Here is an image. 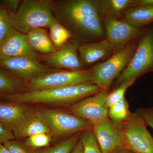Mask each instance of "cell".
<instances>
[{
    "instance_id": "cell-1",
    "label": "cell",
    "mask_w": 153,
    "mask_h": 153,
    "mask_svg": "<svg viewBox=\"0 0 153 153\" xmlns=\"http://www.w3.org/2000/svg\"><path fill=\"white\" fill-rule=\"evenodd\" d=\"M101 90L98 86L88 82L54 89L26 91L0 95V97L7 102L19 104H74Z\"/></svg>"
},
{
    "instance_id": "cell-2",
    "label": "cell",
    "mask_w": 153,
    "mask_h": 153,
    "mask_svg": "<svg viewBox=\"0 0 153 153\" xmlns=\"http://www.w3.org/2000/svg\"><path fill=\"white\" fill-rule=\"evenodd\" d=\"M55 19L52 0H24L12 17V26L26 34L36 28H49Z\"/></svg>"
},
{
    "instance_id": "cell-3",
    "label": "cell",
    "mask_w": 153,
    "mask_h": 153,
    "mask_svg": "<svg viewBox=\"0 0 153 153\" xmlns=\"http://www.w3.org/2000/svg\"><path fill=\"white\" fill-rule=\"evenodd\" d=\"M139 38L127 44L106 61L91 68V83L98 86L101 90H108L113 81L118 77L128 64L136 49Z\"/></svg>"
},
{
    "instance_id": "cell-4",
    "label": "cell",
    "mask_w": 153,
    "mask_h": 153,
    "mask_svg": "<svg viewBox=\"0 0 153 153\" xmlns=\"http://www.w3.org/2000/svg\"><path fill=\"white\" fill-rule=\"evenodd\" d=\"M153 71V26L140 37L135 51L128 64L117 79V85L129 79H137Z\"/></svg>"
},
{
    "instance_id": "cell-5",
    "label": "cell",
    "mask_w": 153,
    "mask_h": 153,
    "mask_svg": "<svg viewBox=\"0 0 153 153\" xmlns=\"http://www.w3.org/2000/svg\"><path fill=\"white\" fill-rule=\"evenodd\" d=\"M121 133L125 149L133 153H153V138L137 111L131 113L118 126Z\"/></svg>"
},
{
    "instance_id": "cell-6",
    "label": "cell",
    "mask_w": 153,
    "mask_h": 153,
    "mask_svg": "<svg viewBox=\"0 0 153 153\" xmlns=\"http://www.w3.org/2000/svg\"><path fill=\"white\" fill-rule=\"evenodd\" d=\"M38 117L53 134L58 136L73 135L92 129V125L70 112L48 108L37 111Z\"/></svg>"
},
{
    "instance_id": "cell-7",
    "label": "cell",
    "mask_w": 153,
    "mask_h": 153,
    "mask_svg": "<svg viewBox=\"0 0 153 153\" xmlns=\"http://www.w3.org/2000/svg\"><path fill=\"white\" fill-rule=\"evenodd\" d=\"M91 68L78 71L55 69L26 82V91L47 90L91 82Z\"/></svg>"
},
{
    "instance_id": "cell-8",
    "label": "cell",
    "mask_w": 153,
    "mask_h": 153,
    "mask_svg": "<svg viewBox=\"0 0 153 153\" xmlns=\"http://www.w3.org/2000/svg\"><path fill=\"white\" fill-rule=\"evenodd\" d=\"M108 90H101L75 102L70 112L87 121L92 126L108 118L106 98Z\"/></svg>"
},
{
    "instance_id": "cell-9",
    "label": "cell",
    "mask_w": 153,
    "mask_h": 153,
    "mask_svg": "<svg viewBox=\"0 0 153 153\" xmlns=\"http://www.w3.org/2000/svg\"><path fill=\"white\" fill-rule=\"evenodd\" d=\"M52 11L55 19L60 22L88 17H100L98 1H52Z\"/></svg>"
},
{
    "instance_id": "cell-10",
    "label": "cell",
    "mask_w": 153,
    "mask_h": 153,
    "mask_svg": "<svg viewBox=\"0 0 153 153\" xmlns=\"http://www.w3.org/2000/svg\"><path fill=\"white\" fill-rule=\"evenodd\" d=\"M80 44L79 41L72 38L54 53L44 55L41 63L56 69L72 71L85 69L78 53Z\"/></svg>"
},
{
    "instance_id": "cell-11",
    "label": "cell",
    "mask_w": 153,
    "mask_h": 153,
    "mask_svg": "<svg viewBox=\"0 0 153 153\" xmlns=\"http://www.w3.org/2000/svg\"><path fill=\"white\" fill-rule=\"evenodd\" d=\"M0 66L27 82L56 69L45 66L36 59L26 57L0 59Z\"/></svg>"
},
{
    "instance_id": "cell-12",
    "label": "cell",
    "mask_w": 153,
    "mask_h": 153,
    "mask_svg": "<svg viewBox=\"0 0 153 153\" xmlns=\"http://www.w3.org/2000/svg\"><path fill=\"white\" fill-rule=\"evenodd\" d=\"M102 19V21L106 39L114 49L139 38L147 29L137 27L123 19Z\"/></svg>"
},
{
    "instance_id": "cell-13",
    "label": "cell",
    "mask_w": 153,
    "mask_h": 153,
    "mask_svg": "<svg viewBox=\"0 0 153 153\" xmlns=\"http://www.w3.org/2000/svg\"><path fill=\"white\" fill-rule=\"evenodd\" d=\"M92 130L102 153H115L125 149L121 133L108 118L94 124Z\"/></svg>"
},
{
    "instance_id": "cell-14",
    "label": "cell",
    "mask_w": 153,
    "mask_h": 153,
    "mask_svg": "<svg viewBox=\"0 0 153 153\" xmlns=\"http://www.w3.org/2000/svg\"><path fill=\"white\" fill-rule=\"evenodd\" d=\"M16 57H31L41 63L44 55L38 54L31 48L26 34L14 30L0 44V59Z\"/></svg>"
},
{
    "instance_id": "cell-15",
    "label": "cell",
    "mask_w": 153,
    "mask_h": 153,
    "mask_svg": "<svg viewBox=\"0 0 153 153\" xmlns=\"http://www.w3.org/2000/svg\"><path fill=\"white\" fill-rule=\"evenodd\" d=\"M115 49L106 39L94 43L80 44L78 53L83 66H88L108 55Z\"/></svg>"
},
{
    "instance_id": "cell-16",
    "label": "cell",
    "mask_w": 153,
    "mask_h": 153,
    "mask_svg": "<svg viewBox=\"0 0 153 153\" xmlns=\"http://www.w3.org/2000/svg\"><path fill=\"white\" fill-rule=\"evenodd\" d=\"M28 115L27 108L21 104L0 102V122L12 131Z\"/></svg>"
},
{
    "instance_id": "cell-17",
    "label": "cell",
    "mask_w": 153,
    "mask_h": 153,
    "mask_svg": "<svg viewBox=\"0 0 153 153\" xmlns=\"http://www.w3.org/2000/svg\"><path fill=\"white\" fill-rule=\"evenodd\" d=\"M26 36L28 44L38 54L48 55L57 51L49 37V33L44 28H36L31 30Z\"/></svg>"
},
{
    "instance_id": "cell-18",
    "label": "cell",
    "mask_w": 153,
    "mask_h": 153,
    "mask_svg": "<svg viewBox=\"0 0 153 153\" xmlns=\"http://www.w3.org/2000/svg\"><path fill=\"white\" fill-rule=\"evenodd\" d=\"M122 15L123 20L137 27L146 28L153 26V6L133 7Z\"/></svg>"
},
{
    "instance_id": "cell-19",
    "label": "cell",
    "mask_w": 153,
    "mask_h": 153,
    "mask_svg": "<svg viewBox=\"0 0 153 153\" xmlns=\"http://www.w3.org/2000/svg\"><path fill=\"white\" fill-rule=\"evenodd\" d=\"M15 137L19 139L33 136L39 133L49 134L50 129L38 117L28 115L22 122L12 130Z\"/></svg>"
},
{
    "instance_id": "cell-20",
    "label": "cell",
    "mask_w": 153,
    "mask_h": 153,
    "mask_svg": "<svg viewBox=\"0 0 153 153\" xmlns=\"http://www.w3.org/2000/svg\"><path fill=\"white\" fill-rule=\"evenodd\" d=\"M134 0H100L98 1L100 17L117 18L124 12L133 7Z\"/></svg>"
},
{
    "instance_id": "cell-21",
    "label": "cell",
    "mask_w": 153,
    "mask_h": 153,
    "mask_svg": "<svg viewBox=\"0 0 153 153\" xmlns=\"http://www.w3.org/2000/svg\"><path fill=\"white\" fill-rule=\"evenodd\" d=\"M25 84L24 80L0 66V95L21 92Z\"/></svg>"
},
{
    "instance_id": "cell-22",
    "label": "cell",
    "mask_w": 153,
    "mask_h": 153,
    "mask_svg": "<svg viewBox=\"0 0 153 153\" xmlns=\"http://www.w3.org/2000/svg\"><path fill=\"white\" fill-rule=\"evenodd\" d=\"M48 29L49 37L57 49L60 48L69 40L74 38L70 31L56 19Z\"/></svg>"
},
{
    "instance_id": "cell-23",
    "label": "cell",
    "mask_w": 153,
    "mask_h": 153,
    "mask_svg": "<svg viewBox=\"0 0 153 153\" xmlns=\"http://www.w3.org/2000/svg\"><path fill=\"white\" fill-rule=\"evenodd\" d=\"M131 113L128 102L124 98L108 108V116L113 123L119 126L128 118Z\"/></svg>"
},
{
    "instance_id": "cell-24",
    "label": "cell",
    "mask_w": 153,
    "mask_h": 153,
    "mask_svg": "<svg viewBox=\"0 0 153 153\" xmlns=\"http://www.w3.org/2000/svg\"><path fill=\"white\" fill-rule=\"evenodd\" d=\"M79 133L72 135L55 146L43 148L33 153H71L79 142L80 135Z\"/></svg>"
},
{
    "instance_id": "cell-25",
    "label": "cell",
    "mask_w": 153,
    "mask_h": 153,
    "mask_svg": "<svg viewBox=\"0 0 153 153\" xmlns=\"http://www.w3.org/2000/svg\"><path fill=\"white\" fill-rule=\"evenodd\" d=\"M79 140L82 144L83 153H102L92 129L81 132Z\"/></svg>"
},
{
    "instance_id": "cell-26",
    "label": "cell",
    "mask_w": 153,
    "mask_h": 153,
    "mask_svg": "<svg viewBox=\"0 0 153 153\" xmlns=\"http://www.w3.org/2000/svg\"><path fill=\"white\" fill-rule=\"evenodd\" d=\"M136 79H129L123 82L116 88L109 92L106 98V105L108 108L111 106L116 102L125 98L126 91L130 86L135 82Z\"/></svg>"
},
{
    "instance_id": "cell-27",
    "label": "cell",
    "mask_w": 153,
    "mask_h": 153,
    "mask_svg": "<svg viewBox=\"0 0 153 153\" xmlns=\"http://www.w3.org/2000/svg\"><path fill=\"white\" fill-rule=\"evenodd\" d=\"M12 17L3 6L0 7V44L14 30L12 26Z\"/></svg>"
},
{
    "instance_id": "cell-28",
    "label": "cell",
    "mask_w": 153,
    "mask_h": 153,
    "mask_svg": "<svg viewBox=\"0 0 153 153\" xmlns=\"http://www.w3.org/2000/svg\"><path fill=\"white\" fill-rule=\"evenodd\" d=\"M51 141V137L48 134L39 133L27 138L25 143L32 149H43L47 147Z\"/></svg>"
},
{
    "instance_id": "cell-29",
    "label": "cell",
    "mask_w": 153,
    "mask_h": 153,
    "mask_svg": "<svg viewBox=\"0 0 153 153\" xmlns=\"http://www.w3.org/2000/svg\"><path fill=\"white\" fill-rule=\"evenodd\" d=\"M4 144L11 153H33L23 144L15 140L9 141Z\"/></svg>"
},
{
    "instance_id": "cell-30",
    "label": "cell",
    "mask_w": 153,
    "mask_h": 153,
    "mask_svg": "<svg viewBox=\"0 0 153 153\" xmlns=\"http://www.w3.org/2000/svg\"><path fill=\"white\" fill-rule=\"evenodd\" d=\"M15 138L13 131L0 122V143H5Z\"/></svg>"
},
{
    "instance_id": "cell-31",
    "label": "cell",
    "mask_w": 153,
    "mask_h": 153,
    "mask_svg": "<svg viewBox=\"0 0 153 153\" xmlns=\"http://www.w3.org/2000/svg\"><path fill=\"white\" fill-rule=\"evenodd\" d=\"M145 123L153 129V108H141L138 110Z\"/></svg>"
},
{
    "instance_id": "cell-32",
    "label": "cell",
    "mask_w": 153,
    "mask_h": 153,
    "mask_svg": "<svg viewBox=\"0 0 153 153\" xmlns=\"http://www.w3.org/2000/svg\"><path fill=\"white\" fill-rule=\"evenodd\" d=\"M22 1L20 0H1L0 2L3 7L13 16L16 13Z\"/></svg>"
},
{
    "instance_id": "cell-33",
    "label": "cell",
    "mask_w": 153,
    "mask_h": 153,
    "mask_svg": "<svg viewBox=\"0 0 153 153\" xmlns=\"http://www.w3.org/2000/svg\"><path fill=\"white\" fill-rule=\"evenodd\" d=\"M143 5L153 6V0H134L133 7Z\"/></svg>"
},
{
    "instance_id": "cell-34",
    "label": "cell",
    "mask_w": 153,
    "mask_h": 153,
    "mask_svg": "<svg viewBox=\"0 0 153 153\" xmlns=\"http://www.w3.org/2000/svg\"><path fill=\"white\" fill-rule=\"evenodd\" d=\"M71 153H83L82 144L80 140H79V142L75 146Z\"/></svg>"
},
{
    "instance_id": "cell-35",
    "label": "cell",
    "mask_w": 153,
    "mask_h": 153,
    "mask_svg": "<svg viewBox=\"0 0 153 153\" xmlns=\"http://www.w3.org/2000/svg\"><path fill=\"white\" fill-rule=\"evenodd\" d=\"M0 153H11L4 144L0 143Z\"/></svg>"
},
{
    "instance_id": "cell-36",
    "label": "cell",
    "mask_w": 153,
    "mask_h": 153,
    "mask_svg": "<svg viewBox=\"0 0 153 153\" xmlns=\"http://www.w3.org/2000/svg\"><path fill=\"white\" fill-rule=\"evenodd\" d=\"M115 153H133L132 152H130V151L127 150L126 149H123L121 150H120L118 151V152H116Z\"/></svg>"
}]
</instances>
